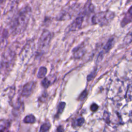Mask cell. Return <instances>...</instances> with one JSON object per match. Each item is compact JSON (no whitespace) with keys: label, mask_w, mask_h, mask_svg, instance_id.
I'll return each instance as SVG.
<instances>
[{"label":"cell","mask_w":132,"mask_h":132,"mask_svg":"<svg viewBox=\"0 0 132 132\" xmlns=\"http://www.w3.org/2000/svg\"><path fill=\"white\" fill-rule=\"evenodd\" d=\"M114 14L110 11H105L98 12L92 18V22L93 24H99L103 26L108 24L114 18Z\"/></svg>","instance_id":"cell-1"},{"label":"cell","mask_w":132,"mask_h":132,"mask_svg":"<svg viewBox=\"0 0 132 132\" xmlns=\"http://www.w3.org/2000/svg\"><path fill=\"white\" fill-rule=\"evenodd\" d=\"M52 38V34L50 31L45 30L43 32L39 40V48L41 51H44L47 48Z\"/></svg>","instance_id":"cell-2"},{"label":"cell","mask_w":132,"mask_h":132,"mask_svg":"<svg viewBox=\"0 0 132 132\" xmlns=\"http://www.w3.org/2000/svg\"><path fill=\"white\" fill-rule=\"evenodd\" d=\"M35 85H36V82L34 81L29 82L23 86L22 92V95L23 96H25V97H27L29 96L32 93V91L34 90V89L35 87Z\"/></svg>","instance_id":"cell-3"},{"label":"cell","mask_w":132,"mask_h":132,"mask_svg":"<svg viewBox=\"0 0 132 132\" xmlns=\"http://www.w3.org/2000/svg\"><path fill=\"white\" fill-rule=\"evenodd\" d=\"M84 21V15L81 14L77 17L70 26V30L75 31L80 28Z\"/></svg>","instance_id":"cell-4"},{"label":"cell","mask_w":132,"mask_h":132,"mask_svg":"<svg viewBox=\"0 0 132 132\" xmlns=\"http://www.w3.org/2000/svg\"><path fill=\"white\" fill-rule=\"evenodd\" d=\"M27 16L25 14H23L21 13L19 15V16L16 18V22L15 24L16 25V27H19L20 25H23L27 23Z\"/></svg>","instance_id":"cell-5"},{"label":"cell","mask_w":132,"mask_h":132,"mask_svg":"<svg viewBox=\"0 0 132 132\" xmlns=\"http://www.w3.org/2000/svg\"><path fill=\"white\" fill-rule=\"evenodd\" d=\"M85 52V48L82 46L77 47L76 49L74 50V57H75V58H76V59L80 58L84 55Z\"/></svg>","instance_id":"cell-6"},{"label":"cell","mask_w":132,"mask_h":132,"mask_svg":"<svg viewBox=\"0 0 132 132\" xmlns=\"http://www.w3.org/2000/svg\"><path fill=\"white\" fill-rule=\"evenodd\" d=\"M9 123L6 120L0 121V131H7L9 127Z\"/></svg>","instance_id":"cell-7"},{"label":"cell","mask_w":132,"mask_h":132,"mask_svg":"<svg viewBox=\"0 0 132 132\" xmlns=\"http://www.w3.org/2000/svg\"><path fill=\"white\" fill-rule=\"evenodd\" d=\"M47 73V69L45 67H41L39 68L38 74H37V77L39 78H42L46 75Z\"/></svg>","instance_id":"cell-8"},{"label":"cell","mask_w":132,"mask_h":132,"mask_svg":"<svg viewBox=\"0 0 132 132\" xmlns=\"http://www.w3.org/2000/svg\"><path fill=\"white\" fill-rule=\"evenodd\" d=\"M35 121H36V118L32 114H30L26 116L23 120V122L25 123H34L35 122Z\"/></svg>","instance_id":"cell-9"},{"label":"cell","mask_w":132,"mask_h":132,"mask_svg":"<svg viewBox=\"0 0 132 132\" xmlns=\"http://www.w3.org/2000/svg\"><path fill=\"white\" fill-rule=\"evenodd\" d=\"M113 39H110L108 42H107V43L105 44L104 49L105 51L106 52H108L110 49L112 47V45H113Z\"/></svg>","instance_id":"cell-10"},{"label":"cell","mask_w":132,"mask_h":132,"mask_svg":"<svg viewBox=\"0 0 132 132\" xmlns=\"http://www.w3.org/2000/svg\"><path fill=\"white\" fill-rule=\"evenodd\" d=\"M41 84L44 88H47L51 85V81L48 79V77H45L42 80L41 82Z\"/></svg>","instance_id":"cell-11"},{"label":"cell","mask_w":132,"mask_h":132,"mask_svg":"<svg viewBox=\"0 0 132 132\" xmlns=\"http://www.w3.org/2000/svg\"><path fill=\"white\" fill-rule=\"evenodd\" d=\"M65 103L64 102H61L60 103H59L58 106V108H57V114H61L65 107Z\"/></svg>","instance_id":"cell-12"},{"label":"cell","mask_w":132,"mask_h":132,"mask_svg":"<svg viewBox=\"0 0 132 132\" xmlns=\"http://www.w3.org/2000/svg\"><path fill=\"white\" fill-rule=\"evenodd\" d=\"M51 127V125L50 124V123H44L43 124L40 129V131H46L47 130H49V129Z\"/></svg>","instance_id":"cell-13"},{"label":"cell","mask_w":132,"mask_h":132,"mask_svg":"<svg viewBox=\"0 0 132 132\" xmlns=\"http://www.w3.org/2000/svg\"><path fill=\"white\" fill-rule=\"evenodd\" d=\"M124 42L126 44H129L132 42V31L130 34L127 35L124 39Z\"/></svg>","instance_id":"cell-14"},{"label":"cell","mask_w":132,"mask_h":132,"mask_svg":"<svg viewBox=\"0 0 132 132\" xmlns=\"http://www.w3.org/2000/svg\"><path fill=\"white\" fill-rule=\"evenodd\" d=\"M84 122V119L82 118H80L77 120L76 125H77V126H80L83 124Z\"/></svg>","instance_id":"cell-15"},{"label":"cell","mask_w":132,"mask_h":132,"mask_svg":"<svg viewBox=\"0 0 132 132\" xmlns=\"http://www.w3.org/2000/svg\"><path fill=\"white\" fill-rule=\"evenodd\" d=\"M86 95H87V91H86V90H84V91L81 93V94L80 95V96H79L78 99H79V100H84V99L86 97Z\"/></svg>","instance_id":"cell-16"},{"label":"cell","mask_w":132,"mask_h":132,"mask_svg":"<svg viewBox=\"0 0 132 132\" xmlns=\"http://www.w3.org/2000/svg\"><path fill=\"white\" fill-rule=\"evenodd\" d=\"M98 109V106L96 104H93L90 107V109L92 111H95Z\"/></svg>","instance_id":"cell-17"},{"label":"cell","mask_w":132,"mask_h":132,"mask_svg":"<svg viewBox=\"0 0 132 132\" xmlns=\"http://www.w3.org/2000/svg\"><path fill=\"white\" fill-rule=\"evenodd\" d=\"M95 72H96V70H95V71H93V72H92V74H90V75H89L88 76V77H87V79H88V80H91V79H92V78H93L92 75H93L95 74V73H96Z\"/></svg>","instance_id":"cell-18"},{"label":"cell","mask_w":132,"mask_h":132,"mask_svg":"<svg viewBox=\"0 0 132 132\" xmlns=\"http://www.w3.org/2000/svg\"><path fill=\"white\" fill-rule=\"evenodd\" d=\"M128 12V13H129V14H130V15H132V6L129 9Z\"/></svg>","instance_id":"cell-19"}]
</instances>
